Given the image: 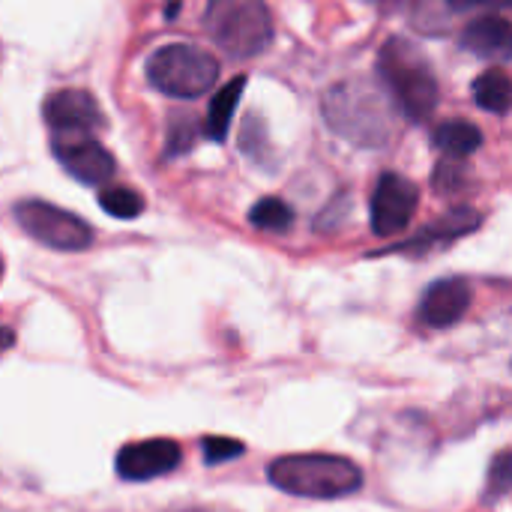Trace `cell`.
<instances>
[{"label": "cell", "mask_w": 512, "mask_h": 512, "mask_svg": "<svg viewBox=\"0 0 512 512\" xmlns=\"http://www.w3.org/2000/svg\"><path fill=\"white\" fill-rule=\"evenodd\" d=\"M321 108L327 126L357 147H384L396 135V111H402L387 84L372 78L333 84Z\"/></svg>", "instance_id": "cell-1"}, {"label": "cell", "mask_w": 512, "mask_h": 512, "mask_svg": "<svg viewBox=\"0 0 512 512\" xmlns=\"http://www.w3.org/2000/svg\"><path fill=\"white\" fill-rule=\"evenodd\" d=\"M378 78L387 84L402 114L423 123L435 114L441 87L429 57L405 36H390L378 51Z\"/></svg>", "instance_id": "cell-2"}, {"label": "cell", "mask_w": 512, "mask_h": 512, "mask_svg": "<svg viewBox=\"0 0 512 512\" xmlns=\"http://www.w3.org/2000/svg\"><path fill=\"white\" fill-rule=\"evenodd\" d=\"M267 477L279 492H288L297 498H315V501L348 498L360 492L366 483V474L357 462L345 456H327V453L282 456L270 465Z\"/></svg>", "instance_id": "cell-3"}, {"label": "cell", "mask_w": 512, "mask_h": 512, "mask_svg": "<svg viewBox=\"0 0 512 512\" xmlns=\"http://www.w3.org/2000/svg\"><path fill=\"white\" fill-rule=\"evenodd\" d=\"M204 30L228 57L249 60L270 48L273 12L264 0H210Z\"/></svg>", "instance_id": "cell-4"}, {"label": "cell", "mask_w": 512, "mask_h": 512, "mask_svg": "<svg viewBox=\"0 0 512 512\" xmlns=\"http://www.w3.org/2000/svg\"><path fill=\"white\" fill-rule=\"evenodd\" d=\"M144 75H147L150 87H156L165 96H174V99H198V96H204V93H210L216 87V81H219V63L204 48L174 42V45L156 48L147 57Z\"/></svg>", "instance_id": "cell-5"}, {"label": "cell", "mask_w": 512, "mask_h": 512, "mask_svg": "<svg viewBox=\"0 0 512 512\" xmlns=\"http://www.w3.org/2000/svg\"><path fill=\"white\" fill-rule=\"evenodd\" d=\"M12 216L18 228L39 246L57 249V252H81L93 243V228L81 216L63 207H54L48 201H33V198L18 201L12 207Z\"/></svg>", "instance_id": "cell-6"}, {"label": "cell", "mask_w": 512, "mask_h": 512, "mask_svg": "<svg viewBox=\"0 0 512 512\" xmlns=\"http://www.w3.org/2000/svg\"><path fill=\"white\" fill-rule=\"evenodd\" d=\"M420 207V189L396 174V171H387L378 177L375 183V192H372V231L378 237H396L408 228V222L414 219Z\"/></svg>", "instance_id": "cell-7"}, {"label": "cell", "mask_w": 512, "mask_h": 512, "mask_svg": "<svg viewBox=\"0 0 512 512\" xmlns=\"http://www.w3.org/2000/svg\"><path fill=\"white\" fill-rule=\"evenodd\" d=\"M54 159L84 186H102L114 177V156L93 135H51Z\"/></svg>", "instance_id": "cell-8"}, {"label": "cell", "mask_w": 512, "mask_h": 512, "mask_svg": "<svg viewBox=\"0 0 512 512\" xmlns=\"http://www.w3.org/2000/svg\"><path fill=\"white\" fill-rule=\"evenodd\" d=\"M42 117L51 135H93L105 126V114L96 96L78 87L54 90L42 105Z\"/></svg>", "instance_id": "cell-9"}, {"label": "cell", "mask_w": 512, "mask_h": 512, "mask_svg": "<svg viewBox=\"0 0 512 512\" xmlns=\"http://www.w3.org/2000/svg\"><path fill=\"white\" fill-rule=\"evenodd\" d=\"M183 462V450L171 438H150V441H135L120 447L114 456V471L117 477L129 483H144L171 474Z\"/></svg>", "instance_id": "cell-10"}, {"label": "cell", "mask_w": 512, "mask_h": 512, "mask_svg": "<svg viewBox=\"0 0 512 512\" xmlns=\"http://www.w3.org/2000/svg\"><path fill=\"white\" fill-rule=\"evenodd\" d=\"M471 300H474V291H471V285L465 279H459V276L438 279L435 285L426 288V294L420 300V309H417V318H420L423 327L447 330V327L459 324L468 315Z\"/></svg>", "instance_id": "cell-11"}, {"label": "cell", "mask_w": 512, "mask_h": 512, "mask_svg": "<svg viewBox=\"0 0 512 512\" xmlns=\"http://www.w3.org/2000/svg\"><path fill=\"white\" fill-rule=\"evenodd\" d=\"M483 225V213L474 210V207H456L450 213H444L438 222L426 225L420 234H414L411 240L399 243V246H390L384 252H402V255H429V252H438V249H447L450 243H456L459 237L477 231ZM381 252V255H384Z\"/></svg>", "instance_id": "cell-12"}, {"label": "cell", "mask_w": 512, "mask_h": 512, "mask_svg": "<svg viewBox=\"0 0 512 512\" xmlns=\"http://www.w3.org/2000/svg\"><path fill=\"white\" fill-rule=\"evenodd\" d=\"M459 42L468 54H474L480 60H495V63L512 60V24L501 15L474 18L462 30Z\"/></svg>", "instance_id": "cell-13"}, {"label": "cell", "mask_w": 512, "mask_h": 512, "mask_svg": "<svg viewBox=\"0 0 512 512\" xmlns=\"http://www.w3.org/2000/svg\"><path fill=\"white\" fill-rule=\"evenodd\" d=\"M243 90H246V75H237V78H231L225 87H219L216 96L210 99L204 132H207V138H213L216 144H222V141L228 138V129H231V120H234V111H237V102H240Z\"/></svg>", "instance_id": "cell-14"}, {"label": "cell", "mask_w": 512, "mask_h": 512, "mask_svg": "<svg viewBox=\"0 0 512 512\" xmlns=\"http://www.w3.org/2000/svg\"><path fill=\"white\" fill-rule=\"evenodd\" d=\"M435 147L444 153V156H456V159H468L471 153L480 150L483 144V132L480 126L468 123V120H447L435 129L432 135Z\"/></svg>", "instance_id": "cell-15"}, {"label": "cell", "mask_w": 512, "mask_h": 512, "mask_svg": "<svg viewBox=\"0 0 512 512\" xmlns=\"http://www.w3.org/2000/svg\"><path fill=\"white\" fill-rule=\"evenodd\" d=\"M474 99L489 114H510L512 111V78L504 69H486L474 81Z\"/></svg>", "instance_id": "cell-16"}, {"label": "cell", "mask_w": 512, "mask_h": 512, "mask_svg": "<svg viewBox=\"0 0 512 512\" xmlns=\"http://www.w3.org/2000/svg\"><path fill=\"white\" fill-rule=\"evenodd\" d=\"M249 222L261 231H273V234H285L294 225V210L291 204H285L282 198H261L252 210H249Z\"/></svg>", "instance_id": "cell-17"}, {"label": "cell", "mask_w": 512, "mask_h": 512, "mask_svg": "<svg viewBox=\"0 0 512 512\" xmlns=\"http://www.w3.org/2000/svg\"><path fill=\"white\" fill-rule=\"evenodd\" d=\"M99 207L114 219H138L144 210V198L132 186H111L99 192Z\"/></svg>", "instance_id": "cell-18"}, {"label": "cell", "mask_w": 512, "mask_h": 512, "mask_svg": "<svg viewBox=\"0 0 512 512\" xmlns=\"http://www.w3.org/2000/svg\"><path fill=\"white\" fill-rule=\"evenodd\" d=\"M432 183H435V189H438L441 195H453V192H459V189L468 183V165H465V159L444 156V159L438 162V168H435Z\"/></svg>", "instance_id": "cell-19"}, {"label": "cell", "mask_w": 512, "mask_h": 512, "mask_svg": "<svg viewBox=\"0 0 512 512\" xmlns=\"http://www.w3.org/2000/svg\"><path fill=\"white\" fill-rule=\"evenodd\" d=\"M512 492V450L498 453L489 465V477H486V501H498L501 495Z\"/></svg>", "instance_id": "cell-20"}, {"label": "cell", "mask_w": 512, "mask_h": 512, "mask_svg": "<svg viewBox=\"0 0 512 512\" xmlns=\"http://www.w3.org/2000/svg\"><path fill=\"white\" fill-rule=\"evenodd\" d=\"M195 138H198L195 117L177 114V117H174V123H171V132H168V147H165V156H180V153L192 150V147H195Z\"/></svg>", "instance_id": "cell-21"}, {"label": "cell", "mask_w": 512, "mask_h": 512, "mask_svg": "<svg viewBox=\"0 0 512 512\" xmlns=\"http://www.w3.org/2000/svg\"><path fill=\"white\" fill-rule=\"evenodd\" d=\"M201 450H204V462L210 468H216V465H225L231 459H240L246 453V444L234 441V438H204Z\"/></svg>", "instance_id": "cell-22"}, {"label": "cell", "mask_w": 512, "mask_h": 512, "mask_svg": "<svg viewBox=\"0 0 512 512\" xmlns=\"http://www.w3.org/2000/svg\"><path fill=\"white\" fill-rule=\"evenodd\" d=\"M450 9L456 12H471V9H512V0H447Z\"/></svg>", "instance_id": "cell-23"}, {"label": "cell", "mask_w": 512, "mask_h": 512, "mask_svg": "<svg viewBox=\"0 0 512 512\" xmlns=\"http://www.w3.org/2000/svg\"><path fill=\"white\" fill-rule=\"evenodd\" d=\"M372 3H378L381 9H408L417 0H372Z\"/></svg>", "instance_id": "cell-24"}, {"label": "cell", "mask_w": 512, "mask_h": 512, "mask_svg": "<svg viewBox=\"0 0 512 512\" xmlns=\"http://www.w3.org/2000/svg\"><path fill=\"white\" fill-rule=\"evenodd\" d=\"M171 3H180V0H171Z\"/></svg>", "instance_id": "cell-25"}]
</instances>
